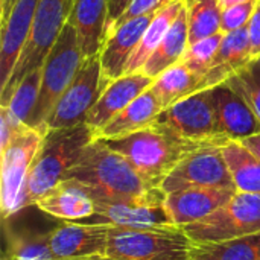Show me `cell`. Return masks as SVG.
I'll list each match as a JSON object with an SVG mask.
<instances>
[{
  "mask_svg": "<svg viewBox=\"0 0 260 260\" xmlns=\"http://www.w3.org/2000/svg\"><path fill=\"white\" fill-rule=\"evenodd\" d=\"M66 180L79 181L93 201L165 204L166 193L151 186L137 169L102 139H94L67 172Z\"/></svg>",
  "mask_w": 260,
  "mask_h": 260,
  "instance_id": "6da1fadb",
  "label": "cell"
},
{
  "mask_svg": "<svg viewBox=\"0 0 260 260\" xmlns=\"http://www.w3.org/2000/svg\"><path fill=\"white\" fill-rule=\"evenodd\" d=\"M104 142L111 149L122 154L154 187H160L165 178L190 152L209 146L186 140L160 123H154L125 137Z\"/></svg>",
  "mask_w": 260,
  "mask_h": 260,
  "instance_id": "7a4b0ae2",
  "label": "cell"
},
{
  "mask_svg": "<svg viewBox=\"0 0 260 260\" xmlns=\"http://www.w3.org/2000/svg\"><path fill=\"white\" fill-rule=\"evenodd\" d=\"M94 139L96 134L87 123L72 128L47 129L32 163L26 207L35 206L46 193L64 181L67 172Z\"/></svg>",
  "mask_w": 260,
  "mask_h": 260,
  "instance_id": "3957f363",
  "label": "cell"
},
{
  "mask_svg": "<svg viewBox=\"0 0 260 260\" xmlns=\"http://www.w3.org/2000/svg\"><path fill=\"white\" fill-rule=\"evenodd\" d=\"M73 0H40L35 9L30 35L21 50L18 62L0 91V107H6L17 85L34 70L41 69L62 29L69 23Z\"/></svg>",
  "mask_w": 260,
  "mask_h": 260,
  "instance_id": "277c9868",
  "label": "cell"
},
{
  "mask_svg": "<svg viewBox=\"0 0 260 260\" xmlns=\"http://www.w3.org/2000/svg\"><path fill=\"white\" fill-rule=\"evenodd\" d=\"M84 61L85 58L79 46L76 29L67 23L43 64L41 88L29 120V128L47 131L46 120L49 114L67 87L73 82Z\"/></svg>",
  "mask_w": 260,
  "mask_h": 260,
  "instance_id": "5b68a950",
  "label": "cell"
},
{
  "mask_svg": "<svg viewBox=\"0 0 260 260\" xmlns=\"http://www.w3.org/2000/svg\"><path fill=\"white\" fill-rule=\"evenodd\" d=\"M193 245L181 227L148 230L111 227L107 256L114 260H190Z\"/></svg>",
  "mask_w": 260,
  "mask_h": 260,
  "instance_id": "8992f818",
  "label": "cell"
},
{
  "mask_svg": "<svg viewBox=\"0 0 260 260\" xmlns=\"http://www.w3.org/2000/svg\"><path fill=\"white\" fill-rule=\"evenodd\" d=\"M46 131L26 128L0 151V209L3 219L26 209L27 181Z\"/></svg>",
  "mask_w": 260,
  "mask_h": 260,
  "instance_id": "52a82bcc",
  "label": "cell"
},
{
  "mask_svg": "<svg viewBox=\"0 0 260 260\" xmlns=\"http://www.w3.org/2000/svg\"><path fill=\"white\" fill-rule=\"evenodd\" d=\"M193 244L219 242L260 233V195L236 192L207 218L183 227Z\"/></svg>",
  "mask_w": 260,
  "mask_h": 260,
  "instance_id": "ba28073f",
  "label": "cell"
},
{
  "mask_svg": "<svg viewBox=\"0 0 260 260\" xmlns=\"http://www.w3.org/2000/svg\"><path fill=\"white\" fill-rule=\"evenodd\" d=\"M110 81L104 78L99 55L84 61L73 82L55 104L46 120L47 129L72 128L85 123V119Z\"/></svg>",
  "mask_w": 260,
  "mask_h": 260,
  "instance_id": "9c48e42d",
  "label": "cell"
},
{
  "mask_svg": "<svg viewBox=\"0 0 260 260\" xmlns=\"http://www.w3.org/2000/svg\"><path fill=\"white\" fill-rule=\"evenodd\" d=\"M155 123H160L177 136L195 143L225 145L216 131L213 88L198 91L165 108Z\"/></svg>",
  "mask_w": 260,
  "mask_h": 260,
  "instance_id": "30bf717a",
  "label": "cell"
},
{
  "mask_svg": "<svg viewBox=\"0 0 260 260\" xmlns=\"http://www.w3.org/2000/svg\"><path fill=\"white\" fill-rule=\"evenodd\" d=\"M165 193L184 189H235V181L222 154V146L209 145L190 152L165 178Z\"/></svg>",
  "mask_w": 260,
  "mask_h": 260,
  "instance_id": "8fae6325",
  "label": "cell"
},
{
  "mask_svg": "<svg viewBox=\"0 0 260 260\" xmlns=\"http://www.w3.org/2000/svg\"><path fill=\"white\" fill-rule=\"evenodd\" d=\"M110 225L64 221L49 232V247L55 260H79L107 256Z\"/></svg>",
  "mask_w": 260,
  "mask_h": 260,
  "instance_id": "7c38bea8",
  "label": "cell"
},
{
  "mask_svg": "<svg viewBox=\"0 0 260 260\" xmlns=\"http://www.w3.org/2000/svg\"><path fill=\"white\" fill-rule=\"evenodd\" d=\"M85 224L110 225L116 229H168L175 227L165 204L148 203H105L94 201V213L81 221Z\"/></svg>",
  "mask_w": 260,
  "mask_h": 260,
  "instance_id": "4fadbf2b",
  "label": "cell"
},
{
  "mask_svg": "<svg viewBox=\"0 0 260 260\" xmlns=\"http://www.w3.org/2000/svg\"><path fill=\"white\" fill-rule=\"evenodd\" d=\"M154 17L155 14L145 15L108 27L99 53L102 73L107 81L111 82L125 75L126 66Z\"/></svg>",
  "mask_w": 260,
  "mask_h": 260,
  "instance_id": "5bb4252c",
  "label": "cell"
},
{
  "mask_svg": "<svg viewBox=\"0 0 260 260\" xmlns=\"http://www.w3.org/2000/svg\"><path fill=\"white\" fill-rule=\"evenodd\" d=\"M216 131L225 142H241L260 134V119L248 102L227 84L213 88Z\"/></svg>",
  "mask_w": 260,
  "mask_h": 260,
  "instance_id": "9a60e30c",
  "label": "cell"
},
{
  "mask_svg": "<svg viewBox=\"0 0 260 260\" xmlns=\"http://www.w3.org/2000/svg\"><path fill=\"white\" fill-rule=\"evenodd\" d=\"M38 2L40 0H17L6 20L0 23V91L6 87L21 50L27 43Z\"/></svg>",
  "mask_w": 260,
  "mask_h": 260,
  "instance_id": "2e32d148",
  "label": "cell"
},
{
  "mask_svg": "<svg viewBox=\"0 0 260 260\" xmlns=\"http://www.w3.org/2000/svg\"><path fill=\"white\" fill-rule=\"evenodd\" d=\"M154 79L145 73H125L123 76L111 81L91 111L88 113L85 123L94 131V134L104 128L113 117H116L122 110H125L134 99H137L143 91L151 88Z\"/></svg>",
  "mask_w": 260,
  "mask_h": 260,
  "instance_id": "e0dca14e",
  "label": "cell"
},
{
  "mask_svg": "<svg viewBox=\"0 0 260 260\" xmlns=\"http://www.w3.org/2000/svg\"><path fill=\"white\" fill-rule=\"evenodd\" d=\"M235 189H184L166 193L165 207L175 227L198 222L233 198Z\"/></svg>",
  "mask_w": 260,
  "mask_h": 260,
  "instance_id": "ac0fdd59",
  "label": "cell"
},
{
  "mask_svg": "<svg viewBox=\"0 0 260 260\" xmlns=\"http://www.w3.org/2000/svg\"><path fill=\"white\" fill-rule=\"evenodd\" d=\"M69 23L76 29L84 58L98 56L108 32V0H73Z\"/></svg>",
  "mask_w": 260,
  "mask_h": 260,
  "instance_id": "d6986e66",
  "label": "cell"
},
{
  "mask_svg": "<svg viewBox=\"0 0 260 260\" xmlns=\"http://www.w3.org/2000/svg\"><path fill=\"white\" fill-rule=\"evenodd\" d=\"M35 207L61 221L81 222L94 213V201L76 180H64L46 193Z\"/></svg>",
  "mask_w": 260,
  "mask_h": 260,
  "instance_id": "ffe728a7",
  "label": "cell"
},
{
  "mask_svg": "<svg viewBox=\"0 0 260 260\" xmlns=\"http://www.w3.org/2000/svg\"><path fill=\"white\" fill-rule=\"evenodd\" d=\"M163 110L165 107L160 98L152 91V88H148L104 128H101L96 133V139H119L145 129L155 123Z\"/></svg>",
  "mask_w": 260,
  "mask_h": 260,
  "instance_id": "44dd1931",
  "label": "cell"
},
{
  "mask_svg": "<svg viewBox=\"0 0 260 260\" xmlns=\"http://www.w3.org/2000/svg\"><path fill=\"white\" fill-rule=\"evenodd\" d=\"M251 61V43L248 26L224 34L213 66L206 73L207 84L215 88L227 82L236 72Z\"/></svg>",
  "mask_w": 260,
  "mask_h": 260,
  "instance_id": "7402d4cb",
  "label": "cell"
},
{
  "mask_svg": "<svg viewBox=\"0 0 260 260\" xmlns=\"http://www.w3.org/2000/svg\"><path fill=\"white\" fill-rule=\"evenodd\" d=\"M189 44H190L189 43V24H187V11H186V3H184V8L180 11L171 29L168 30V34L165 35L158 47L154 50L151 58L143 66L142 73L155 79L165 70L178 64L183 59Z\"/></svg>",
  "mask_w": 260,
  "mask_h": 260,
  "instance_id": "603a6c76",
  "label": "cell"
},
{
  "mask_svg": "<svg viewBox=\"0 0 260 260\" xmlns=\"http://www.w3.org/2000/svg\"><path fill=\"white\" fill-rule=\"evenodd\" d=\"M151 88L160 98L163 107L168 108L172 104L186 99L198 91L209 90L210 87L207 84L206 73H195L183 62H178L158 75L154 79Z\"/></svg>",
  "mask_w": 260,
  "mask_h": 260,
  "instance_id": "cb8c5ba5",
  "label": "cell"
},
{
  "mask_svg": "<svg viewBox=\"0 0 260 260\" xmlns=\"http://www.w3.org/2000/svg\"><path fill=\"white\" fill-rule=\"evenodd\" d=\"M183 8H184V0H175L155 14V17L152 18V21L146 27L139 46L136 47L131 59L126 66L125 73L142 72L143 66L151 58L154 50L158 47V44L161 43V40L165 38L168 30L171 29L172 23L175 21V18L178 17L180 11Z\"/></svg>",
  "mask_w": 260,
  "mask_h": 260,
  "instance_id": "d4e9b609",
  "label": "cell"
},
{
  "mask_svg": "<svg viewBox=\"0 0 260 260\" xmlns=\"http://www.w3.org/2000/svg\"><path fill=\"white\" fill-rule=\"evenodd\" d=\"M222 154L238 192L260 195V158L241 142L232 140L222 146Z\"/></svg>",
  "mask_w": 260,
  "mask_h": 260,
  "instance_id": "484cf974",
  "label": "cell"
},
{
  "mask_svg": "<svg viewBox=\"0 0 260 260\" xmlns=\"http://www.w3.org/2000/svg\"><path fill=\"white\" fill-rule=\"evenodd\" d=\"M190 260H260V233L219 242L195 244Z\"/></svg>",
  "mask_w": 260,
  "mask_h": 260,
  "instance_id": "4316f807",
  "label": "cell"
},
{
  "mask_svg": "<svg viewBox=\"0 0 260 260\" xmlns=\"http://www.w3.org/2000/svg\"><path fill=\"white\" fill-rule=\"evenodd\" d=\"M189 24V43L221 34L222 8L218 0H184Z\"/></svg>",
  "mask_w": 260,
  "mask_h": 260,
  "instance_id": "83f0119b",
  "label": "cell"
},
{
  "mask_svg": "<svg viewBox=\"0 0 260 260\" xmlns=\"http://www.w3.org/2000/svg\"><path fill=\"white\" fill-rule=\"evenodd\" d=\"M3 260H55L49 247V233L21 232L11 235Z\"/></svg>",
  "mask_w": 260,
  "mask_h": 260,
  "instance_id": "f1b7e54d",
  "label": "cell"
},
{
  "mask_svg": "<svg viewBox=\"0 0 260 260\" xmlns=\"http://www.w3.org/2000/svg\"><path fill=\"white\" fill-rule=\"evenodd\" d=\"M43 69V67H41ZM37 69L30 72L14 90L9 104L6 105L8 111L14 119H17L20 123L29 126V120L32 117V113L35 110L40 88H41V75L43 70Z\"/></svg>",
  "mask_w": 260,
  "mask_h": 260,
  "instance_id": "f546056e",
  "label": "cell"
},
{
  "mask_svg": "<svg viewBox=\"0 0 260 260\" xmlns=\"http://www.w3.org/2000/svg\"><path fill=\"white\" fill-rule=\"evenodd\" d=\"M224 84L239 93L260 119V56L251 59Z\"/></svg>",
  "mask_w": 260,
  "mask_h": 260,
  "instance_id": "4dcf8cb0",
  "label": "cell"
},
{
  "mask_svg": "<svg viewBox=\"0 0 260 260\" xmlns=\"http://www.w3.org/2000/svg\"><path fill=\"white\" fill-rule=\"evenodd\" d=\"M222 37H224V34L221 32L213 37H209V38H204V40L189 44V47L180 62H183L187 69H190L195 73H201V75L207 73L209 69L213 66V61L219 50Z\"/></svg>",
  "mask_w": 260,
  "mask_h": 260,
  "instance_id": "1f68e13d",
  "label": "cell"
},
{
  "mask_svg": "<svg viewBox=\"0 0 260 260\" xmlns=\"http://www.w3.org/2000/svg\"><path fill=\"white\" fill-rule=\"evenodd\" d=\"M257 0H250L245 3H239L235 6H230L227 9H222L221 15V32L227 34L232 30H238L241 27L248 26L253 12L256 9Z\"/></svg>",
  "mask_w": 260,
  "mask_h": 260,
  "instance_id": "d6a6232c",
  "label": "cell"
},
{
  "mask_svg": "<svg viewBox=\"0 0 260 260\" xmlns=\"http://www.w3.org/2000/svg\"><path fill=\"white\" fill-rule=\"evenodd\" d=\"M175 0H133L131 5L126 8V11L119 17V20L113 24L117 23H125L128 20L133 18H139V17H145V15H152L157 14L160 9H163L165 6H168L169 3H172ZM111 24V26H113Z\"/></svg>",
  "mask_w": 260,
  "mask_h": 260,
  "instance_id": "836d02e7",
  "label": "cell"
},
{
  "mask_svg": "<svg viewBox=\"0 0 260 260\" xmlns=\"http://www.w3.org/2000/svg\"><path fill=\"white\" fill-rule=\"evenodd\" d=\"M26 128L29 126L14 119L6 107H0V151H3L11 143V140Z\"/></svg>",
  "mask_w": 260,
  "mask_h": 260,
  "instance_id": "e575fe53",
  "label": "cell"
},
{
  "mask_svg": "<svg viewBox=\"0 0 260 260\" xmlns=\"http://www.w3.org/2000/svg\"><path fill=\"white\" fill-rule=\"evenodd\" d=\"M248 34L251 43V59L260 56V0H257L253 17L248 23Z\"/></svg>",
  "mask_w": 260,
  "mask_h": 260,
  "instance_id": "d590c367",
  "label": "cell"
},
{
  "mask_svg": "<svg viewBox=\"0 0 260 260\" xmlns=\"http://www.w3.org/2000/svg\"><path fill=\"white\" fill-rule=\"evenodd\" d=\"M133 0H108V27L119 20Z\"/></svg>",
  "mask_w": 260,
  "mask_h": 260,
  "instance_id": "8d00e7d4",
  "label": "cell"
},
{
  "mask_svg": "<svg viewBox=\"0 0 260 260\" xmlns=\"http://www.w3.org/2000/svg\"><path fill=\"white\" fill-rule=\"evenodd\" d=\"M241 143H242L244 146H247L254 155H257L260 158V134L251 136V137H247V139L241 140Z\"/></svg>",
  "mask_w": 260,
  "mask_h": 260,
  "instance_id": "74e56055",
  "label": "cell"
},
{
  "mask_svg": "<svg viewBox=\"0 0 260 260\" xmlns=\"http://www.w3.org/2000/svg\"><path fill=\"white\" fill-rule=\"evenodd\" d=\"M17 3V0H5L3 3H0V17H2V21L6 20V17L9 15V12L12 11L14 5Z\"/></svg>",
  "mask_w": 260,
  "mask_h": 260,
  "instance_id": "f35d334b",
  "label": "cell"
},
{
  "mask_svg": "<svg viewBox=\"0 0 260 260\" xmlns=\"http://www.w3.org/2000/svg\"><path fill=\"white\" fill-rule=\"evenodd\" d=\"M245 2H250V0H218L219 6L222 9H227L230 6H235V5H239V3H245Z\"/></svg>",
  "mask_w": 260,
  "mask_h": 260,
  "instance_id": "ab89813d",
  "label": "cell"
},
{
  "mask_svg": "<svg viewBox=\"0 0 260 260\" xmlns=\"http://www.w3.org/2000/svg\"><path fill=\"white\" fill-rule=\"evenodd\" d=\"M79 260H114L108 256H94V257H87V259H79Z\"/></svg>",
  "mask_w": 260,
  "mask_h": 260,
  "instance_id": "60d3db41",
  "label": "cell"
},
{
  "mask_svg": "<svg viewBox=\"0 0 260 260\" xmlns=\"http://www.w3.org/2000/svg\"><path fill=\"white\" fill-rule=\"evenodd\" d=\"M3 2H5V0H0V3H3Z\"/></svg>",
  "mask_w": 260,
  "mask_h": 260,
  "instance_id": "b9f144b4",
  "label": "cell"
}]
</instances>
